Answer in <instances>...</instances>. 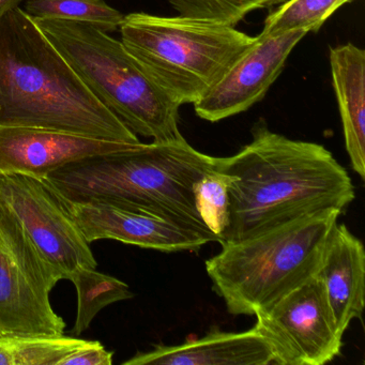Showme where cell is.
<instances>
[{"label": "cell", "mask_w": 365, "mask_h": 365, "mask_svg": "<svg viewBox=\"0 0 365 365\" xmlns=\"http://www.w3.org/2000/svg\"><path fill=\"white\" fill-rule=\"evenodd\" d=\"M215 168L235 177L220 245L309 213L343 211L354 200L351 178L326 147L286 138L262 121L254 127L250 144L232 157L217 158Z\"/></svg>", "instance_id": "obj_1"}, {"label": "cell", "mask_w": 365, "mask_h": 365, "mask_svg": "<svg viewBox=\"0 0 365 365\" xmlns=\"http://www.w3.org/2000/svg\"><path fill=\"white\" fill-rule=\"evenodd\" d=\"M6 127L140 143L20 7L0 18V128Z\"/></svg>", "instance_id": "obj_2"}, {"label": "cell", "mask_w": 365, "mask_h": 365, "mask_svg": "<svg viewBox=\"0 0 365 365\" xmlns=\"http://www.w3.org/2000/svg\"><path fill=\"white\" fill-rule=\"evenodd\" d=\"M215 159L182 136L85 158L55 170L44 180L67 202L153 213L217 242L198 215L193 195L194 183L215 170Z\"/></svg>", "instance_id": "obj_3"}, {"label": "cell", "mask_w": 365, "mask_h": 365, "mask_svg": "<svg viewBox=\"0 0 365 365\" xmlns=\"http://www.w3.org/2000/svg\"><path fill=\"white\" fill-rule=\"evenodd\" d=\"M343 211L303 215L235 242L206 260L213 290L232 315H255L315 277L324 245Z\"/></svg>", "instance_id": "obj_4"}, {"label": "cell", "mask_w": 365, "mask_h": 365, "mask_svg": "<svg viewBox=\"0 0 365 365\" xmlns=\"http://www.w3.org/2000/svg\"><path fill=\"white\" fill-rule=\"evenodd\" d=\"M93 95L135 135L155 142L182 138L179 108L123 42L91 24L36 21Z\"/></svg>", "instance_id": "obj_5"}, {"label": "cell", "mask_w": 365, "mask_h": 365, "mask_svg": "<svg viewBox=\"0 0 365 365\" xmlns=\"http://www.w3.org/2000/svg\"><path fill=\"white\" fill-rule=\"evenodd\" d=\"M121 42L177 103L194 104L254 43L234 26L204 19L125 16Z\"/></svg>", "instance_id": "obj_6"}, {"label": "cell", "mask_w": 365, "mask_h": 365, "mask_svg": "<svg viewBox=\"0 0 365 365\" xmlns=\"http://www.w3.org/2000/svg\"><path fill=\"white\" fill-rule=\"evenodd\" d=\"M0 335H63L50 294L58 281L16 215L0 200Z\"/></svg>", "instance_id": "obj_7"}, {"label": "cell", "mask_w": 365, "mask_h": 365, "mask_svg": "<svg viewBox=\"0 0 365 365\" xmlns=\"http://www.w3.org/2000/svg\"><path fill=\"white\" fill-rule=\"evenodd\" d=\"M255 316L253 328L268 345L272 364L324 365L341 354L344 334L316 275Z\"/></svg>", "instance_id": "obj_8"}, {"label": "cell", "mask_w": 365, "mask_h": 365, "mask_svg": "<svg viewBox=\"0 0 365 365\" xmlns=\"http://www.w3.org/2000/svg\"><path fill=\"white\" fill-rule=\"evenodd\" d=\"M0 200L9 207L57 281L78 268H97L89 245L61 196L44 179L0 175Z\"/></svg>", "instance_id": "obj_9"}, {"label": "cell", "mask_w": 365, "mask_h": 365, "mask_svg": "<svg viewBox=\"0 0 365 365\" xmlns=\"http://www.w3.org/2000/svg\"><path fill=\"white\" fill-rule=\"evenodd\" d=\"M307 35L304 31L258 35L225 74L194 103L197 116L217 123L245 112L264 99L283 71L290 53Z\"/></svg>", "instance_id": "obj_10"}, {"label": "cell", "mask_w": 365, "mask_h": 365, "mask_svg": "<svg viewBox=\"0 0 365 365\" xmlns=\"http://www.w3.org/2000/svg\"><path fill=\"white\" fill-rule=\"evenodd\" d=\"M63 202L89 243L110 239L162 252H198L210 242L200 232L161 215L110 205Z\"/></svg>", "instance_id": "obj_11"}, {"label": "cell", "mask_w": 365, "mask_h": 365, "mask_svg": "<svg viewBox=\"0 0 365 365\" xmlns=\"http://www.w3.org/2000/svg\"><path fill=\"white\" fill-rule=\"evenodd\" d=\"M131 145L55 130L0 128V175L46 179L50 173L72 162L116 153Z\"/></svg>", "instance_id": "obj_12"}, {"label": "cell", "mask_w": 365, "mask_h": 365, "mask_svg": "<svg viewBox=\"0 0 365 365\" xmlns=\"http://www.w3.org/2000/svg\"><path fill=\"white\" fill-rule=\"evenodd\" d=\"M316 277L344 334L352 320L362 316L365 297L364 245L345 224L336 223L331 230Z\"/></svg>", "instance_id": "obj_13"}, {"label": "cell", "mask_w": 365, "mask_h": 365, "mask_svg": "<svg viewBox=\"0 0 365 365\" xmlns=\"http://www.w3.org/2000/svg\"><path fill=\"white\" fill-rule=\"evenodd\" d=\"M123 365H267L272 356L266 341L252 328L245 332L210 331L179 345H158L138 352Z\"/></svg>", "instance_id": "obj_14"}, {"label": "cell", "mask_w": 365, "mask_h": 365, "mask_svg": "<svg viewBox=\"0 0 365 365\" xmlns=\"http://www.w3.org/2000/svg\"><path fill=\"white\" fill-rule=\"evenodd\" d=\"M333 89L352 170L365 178V52L352 43L330 48Z\"/></svg>", "instance_id": "obj_15"}, {"label": "cell", "mask_w": 365, "mask_h": 365, "mask_svg": "<svg viewBox=\"0 0 365 365\" xmlns=\"http://www.w3.org/2000/svg\"><path fill=\"white\" fill-rule=\"evenodd\" d=\"M78 294V312L72 334L78 336L91 327L100 311L113 303L133 298L128 284L96 268H78L69 277Z\"/></svg>", "instance_id": "obj_16"}, {"label": "cell", "mask_w": 365, "mask_h": 365, "mask_svg": "<svg viewBox=\"0 0 365 365\" xmlns=\"http://www.w3.org/2000/svg\"><path fill=\"white\" fill-rule=\"evenodd\" d=\"M24 10L35 21L86 23L106 33L120 29L123 16L104 0H25Z\"/></svg>", "instance_id": "obj_17"}, {"label": "cell", "mask_w": 365, "mask_h": 365, "mask_svg": "<svg viewBox=\"0 0 365 365\" xmlns=\"http://www.w3.org/2000/svg\"><path fill=\"white\" fill-rule=\"evenodd\" d=\"M65 335H0V365H59L85 344Z\"/></svg>", "instance_id": "obj_18"}, {"label": "cell", "mask_w": 365, "mask_h": 365, "mask_svg": "<svg viewBox=\"0 0 365 365\" xmlns=\"http://www.w3.org/2000/svg\"><path fill=\"white\" fill-rule=\"evenodd\" d=\"M352 0H285L264 23L260 35L292 31L316 33L339 8Z\"/></svg>", "instance_id": "obj_19"}, {"label": "cell", "mask_w": 365, "mask_h": 365, "mask_svg": "<svg viewBox=\"0 0 365 365\" xmlns=\"http://www.w3.org/2000/svg\"><path fill=\"white\" fill-rule=\"evenodd\" d=\"M232 181H235V177L215 168L198 179L193 185L194 200L198 215L219 241L227 227L230 187Z\"/></svg>", "instance_id": "obj_20"}, {"label": "cell", "mask_w": 365, "mask_h": 365, "mask_svg": "<svg viewBox=\"0 0 365 365\" xmlns=\"http://www.w3.org/2000/svg\"><path fill=\"white\" fill-rule=\"evenodd\" d=\"M179 16L204 19L235 26L258 9L281 5L285 0H168Z\"/></svg>", "instance_id": "obj_21"}, {"label": "cell", "mask_w": 365, "mask_h": 365, "mask_svg": "<svg viewBox=\"0 0 365 365\" xmlns=\"http://www.w3.org/2000/svg\"><path fill=\"white\" fill-rule=\"evenodd\" d=\"M113 352L100 341H86L80 348L61 360L59 365H112Z\"/></svg>", "instance_id": "obj_22"}, {"label": "cell", "mask_w": 365, "mask_h": 365, "mask_svg": "<svg viewBox=\"0 0 365 365\" xmlns=\"http://www.w3.org/2000/svg\"><path fill=\"white\" fill-rule=\"evenodd\" d=\"M25 0H0V18L11 11L14 8L20 7Z\"/></svg>", "instance_id": "obj_23"}, {"label": "cell", "mask_w": 365, "mask_h": 365, "mask_svg": "<svg viewBox=\"0 0 365 365\" xmlns=\"http://www.w3.org/2000/svg\"><path fill=\"white\" fill-rule=\"evenodd\" d=\"M0 247H1V241H0Z\"/></svg>", "instance_id": "obj_24"}]
</instances>
